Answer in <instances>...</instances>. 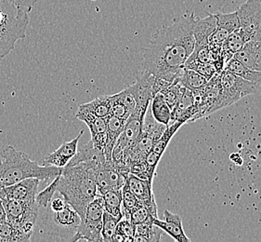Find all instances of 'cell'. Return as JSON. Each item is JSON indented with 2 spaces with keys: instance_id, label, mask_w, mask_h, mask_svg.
<instances>
[{
  "instance_id": "obj_8",
  "label": "cell",
  "mask_w": 261,
  "mask_h": 242,
  "mask_svg": "<svg viewBox=\"0 0 261 242\" xmlns=\"http://www.w3.org/2000/svg\"><path fill=\"white\" fill-rule=\"evenodd\" d=\"M49 220V227H53L50 233L57 236L59 239L69 240H71L82 221L79 213L68 203L65 204L63 210L53 211Z\"/></svg>"
},
{
  "instance_id": "obj_31",
  "label": "cell",
  "mask_w": 261,
  "mask_h": 242,
  "mask_svg": "<svg viewBox=\"0 0 261 242\" xmlns=\"http://www.w3.org/2000/svg\"><path fill=\"white\" fill-rule=\"evenodd\" d=\"M119 221L120 220L118 218L111 215L109 212L105 211L103 217H102V227H101L102 241L113 242V237L116 229V226Z\"/></svg>"
},
{
  "instance_id": "obj_30",
  "label": "cell",
  "mask_w": 261,
  "mask_h": 242,
  "mask_svg": "<svg viewBox=\"0 0 261 242\" xmlns=\"http://www.w3.org/2000/svg\"><path fill=\"white\" fill-rule=\"evenodd\" d=\"M141 202L137 199L136 196L132 193L128 185L125 183L122 187V213L123 218L129 220L130 211L139 205Z\"/></svg>"
},
{
  "instance_id": "obj_23",
  "label": "cell",
  "mask_w": 261,
  "mask_h": 242,
  "mask_svg": "<svg viewBox=\"0 0 261 242\" xmlns=\"http://www.w3.org/2000/svg\"><path fill=\"white\" fill-rule=\"evenodd\" d=\"M152 218L149 221L135 226L134 242H158L161 240L163 230L153 224Z\"/></svg>"
},
{
  "instance_id": "obj_13",
  "label": "cell",
  "mask_w": 261,
  "mask_h": 242,
  "mask_svg": "<svg viewBox=\"0 0 261 242\" xmlns=\"http://www.w3.org/2000/svg\"><path fill=\"white\" fill-rule=\"evenodd\" d=\"M125 183L128 185L132 193L136 196L137 199L140 200V202L149 209L152 216L158 217L156 202L152 191V184L148 180L141 179L132 174H128L126 176Z\"/></svg>"
},
{
  "instance_id": "obj_6",
  "label": "cell",
  "mask_w": 261,
  "mask_h": 242,
  "mask_svg": "<svg viewBox=\"0 0 261 242\" xmlns=\"http://www.w3.org/2000/svg\"><path fill=\"white\" fill-rule=\"evenodd\" d=\"M1 200L5 209L7 221L21 227L27 233L33 234L40 208L36 200L1 199Z\"/></svg>"
},
{
  "instance_id": "obj_12",
  "label": "cell",
  "mask_w": 261,
  "mask_h": 242,
  "mask_svg": "<svg viewBox=\"0 0 261 242\" xmlns=\"http://www.w3.org/2000/svg\"><path fill=\"white\" fill-rule=\"evenodd\" d=\"M233 57L247 67L261 72V27L256 28L250 39Z\"/></svg>"
},
{
  "instance_id": "obj_22",
  "label": "cell",
  "mask_w": 261,
  "mask_h": 242,
  "mask_svg": "<svg viewBox=\"0 0 261 242\" xmlns=\"http://www.w3.org/2000/svg\"><path fill=\"white\" fill-rule=\"evenodd\" d=\"M223 70H227L230 73L241 77V78L251 81V82L261 84L260 71H256V70L247 67L244 63H241L239 60H237L234 57L230 58V60H228L226 62Z\"/></svg>"
},
{
  "instance_id": "obj_29",
  "label": "cell",
  "mask_w": 261,
  "mask_h": 242,
  "mask_svg": "<svg viewBox=\"0 0 261 242\" xmlns=\"http://www.w3.org/2000/svg\"><path fill=\"white\" fill-rule=\"evenodd\" d=\"M186 90V88L183 86L178 79H175L172 83L167 85L166 88H164L160 93L164 96L167 105L172 109L176 104L178 103L180 97L182 96L183 92Z\"/></svg>"
},
{
  "instance_id": "obj_41",
  "label": "cell",
  "mask_w": 261,
  "mask_h": 242,
  "mask_svg": "<svg viewBox=\"0 0 261 242\" xmlns=\"http://www.w3.org/2000/svg\"><path fill=\"white\" fill-rule=\"evenodd\" d=\"M5 220H7L5 209H4V206L2 204V200L0 199V223L5 221Z\"/></svg>"
},
{
  "instance_id": "obj_24",
  "label": "cell",
  "mask_w": 261,
  "mask_h": 242,
  "mask_svg": "<svg viewBox=\"0 0 261 242\" xmlns=\"http://www.w3.org/2000/svg\"><path fill=\"white\" fill-rule=\"evenodd\" d=\"M150 106L153 118L158 122L168 126L171 122L172 109L167 105L164 96L160 92H158L152 97Z\"/></svg>"
},
{
  "instance_id": "obj_4",
  "label": "cell",
  "mask_w": 261,
  "mask_h": 242,
  "mask_svg": "<svg viewBox=\"0 0 261 242\" xmlns=\"http://www.w3.org/2000/svg\"><path fill=\"white\" fill-rule=\"evenodd\" d=\"M28 26V13L8 0H0V59L5 58L14 50L16 43L27 37Z\"/></svg>"
},
{
  "instance_id": "obj_19",
  "label": "cell",
  "mask_w": 261,
  "mask_h": 242,
  "mask_svg": "<svg viewBox=\"0 0 261 242\" xmlns=\"http://www.w3.org/2000/svg\"><path fill=\"white\" fill-rule=\"evenodd\" d=\"M217 28L216 14H209L203 19H195L193 26V36L195 38V47L208 45L210 36Z\"/></svg>"
},
{
  "instance_id": "obj_35",
  "label": "cell",
  "mask_w": 261,
  "mask_h": 242,
  "mask_svg": "<svg viewBox=\"0 0 261 242\" xmlns=\"http://www.w3.org/2000/svg\"><path fill=\"white\" fill-rule=\"evenodd\" d=\"M111 115L126 120L129 116L130 112L126 108L125 104L122 102L119 96L116 94L110 95Z\"/></svg>"
},
{
  "instance_id": "obj_32",
  "label": "cell",
  "mask_w": 261,
  "mask_h": 242,
  "mask_svg": "<svg viewBox=\"0 0 261 242\" xmlns=\"http://www.w3.org/2000/svg\"><path fill=\"white\" fill-rule=\"evenodd\" d=\"M184 68L194 70L199 74L204 76V78H206L208 80L218 73L214 63H200V62L193 61L192 59L187 60V62L184 64Z\"/></svg>"
},
{
  "instance_id": "obj_5",
  "label": "cell",
  "mask_w": 261,
  "mask_h": 242,
  "mask_svg": "<svg viewBox=\"0 0 261 242\" xmlns=\"http://www.w3.org/2000/svg\"><path fill=\"white\" fill-rule=\"evenodd\" d=\"M105 205L101 195L98 194L92 200L85 212L81 224L77 227L71 241L87 240L91 242H102L101 227Z\"/></svg>"
},
{
  "instance_id": "obj_2",
  "label": "cell",
  "mask_w": 261,
  "mask_h": 242,
  "mask_svg": "<svg viewBox=\"0 0 261 242\" xmlns=\"http://www.w3.org/2000/svg\"><path fill=\"white\" fill-rule=\"evenodd\" d=\"M98 166L85 162L65 166L60 176L57 191L64 201L76 211L81 220L87 207L98 195L94 174L95 168Z\"/></svg>"
},
{
  "instance_id": "obj_40",
  "label": "cell",
  "mask_w": 261,
  "mask_h": 242,
  "mask_svg": "<svg viewBox=\"0 0 261 242\" xmlns=\"http://www.w3.org/2000/svg\"><path fill=\"white\" fill-rule=\"evenodd\" d=\"M65 204H66V202L62 198H53V200H50V202H49L50 211H61V210H63V208H64Z\"/></svg>"
},
{
  "instance_id": "obj_7",
  "label": "cell",
  "mask_w": 261,
  "mask_h": 242,
  "mask_svg": "<svg viewBox=\"0 0 261 242\" xmlns=\"http://www.w3.org/2000/svg\"><path fill=\"white\" fill-rule=\"evenodd\" d=\"M220 81L225 107L234 104L247 95L254 94L261 85L248 81L227 70H223L220 73Z\"/></svg>"
},
{
  "instance_id": "obj_33",
  "label": "cell",
  "mask_w": 261,
  "mask_h": 242,
  "mask_svg": "<svg viewBox=\"0 0 261 242\" xmlns=\"http://www.w3.org/2000/svg\"><path fill=\"white\" fill-rule=\"evenodd\" d=\"M60 176L61 175H58L57 177L54 178L53 182L48 184L45 189L41 191V192H39V193H37V196H36V201H37V203L39 207L47 208L50 200H53L55 193L57 192Z\"/></svg>"
},
{
  "instance_id": "obj_10",
  "label": "cell",
  "mask_w": 261,
  "mask_h": 242,
  "mask_svg": "<svg viewBox=\"0 0 261 242\" xmlns=\"http://www.w3.org/2000/svg\"><path fill=\"white\" fill-rule=\"evenodd\" d=\"M182 125L183 123L180 121H175V122L170 123L167 127V129L163 133L162 136L152 143L151 149L149 150V152L147 153L145 158H144V162L146 164L150 176L152 178H154L153 175H155L157 166L160 162L161 158H162L164 153L166 151L168 143L171 141V139L175 135V133L178 132V129Z\"/></svg>"
},
{
  "instance_id": "obj_39",
  "label": "cell",
  "mask_w": 261,
  "mask_h": 242,
  "mask_svg": "<svg viewBox=\"0 0 261 242\" xmlns=\"http://www.w3.org/2000/svg\"><path fill=\"white\" fill-rule=\"evenodd\" d=\"M13 5H15L20 11H23L25 13H30L34 6L37 3V0H8Z\"/></svg>"
},
{
  "instance_id": "obj_42",
  "label": "cell",
  "mask_w": 261,
  "mask_h": 242,
  "mask_svg": "<svg viewBox=\"0 0 261 242\" xmlns=\"http://www.w3.org/2000/svg\"><path fill=\"white\" fill-rule=\"evenodd\" d=\"M91 1H96V0H91Z\"/></svg>"
},
{
  "instance_id": "obj_27",
  "label": "cell",
  "mask_w": 261,
  "mask_h": 242,
  "mask_svg": "<svg viewBox=\"0 0 261 242\" xmlns=\"http://www.w3.org/2000/svg\"><path fill=\"white\" fill-rule=\"evenodd\" d=\"M250 37L249 34L238 27L227 37L222 45V50L231 55H234L235 53H238L244 47V45L250 39Z\"/></svg>"
},
{
  "instance_id": "obj_3",
  "label": "cell",
  "mask_w": 261,
  "mask_h": 242,
  "mask_svg": "<svg viewBox=\"0 0 261 242\" xmlns=\"http://www.w3.org/2000/svg\"><path fill=\"white\" fill-rule=\"evenodd\" d=\"M63 168L43 166L31 160L27 153L8 146L0 151V188L10 186L27 178L49 182L61 175Z\"/></svg>"
},
{
  "instance_id": "obj_11",
  "label": "cell",
  "mask_w": 261,
  "mask_h": 242,
  "mask_svg": "<svg viewBox=\"0 0 261 242\" xmlns=\"http://www.w3.org/2000/svg\"><path fill=\"white\" fill-rule=\"evenodd\" d=\"M75 116L79 120L83 121L87 124L91 134V142L95 148L103 151L107 138L106 118L95 116L94 114L81 106H79Z\"/></svg>"
},
{
  "instance_id": "obj_9",
  "label": "cell",
  "mask_w": 261,
  "mask_h": 242,
  "mask_svg": "<svg viewBox=\"0 0 261 242\" xmlns=\"http://www.w3.org/2000/svg\"><path fill=\"white\" fill-rule=\"evenodd\" d=\"M94 174L99 195L108 190L122 189L128 175L121 172L113 160H106L103 163L99 164L95 168Z\"/></svg>"
},
{
  "instance_id": "obj_26",
  "label": "cell",
  "mask_w": 261,
  "mask_h": 242,
  "mask_svg": "<svg viewBox=\"0 0 261 242\" xmlns=\"http://www.w3.org/2000/svg\"><path fill=\"white\" fill-rule=\"evenodd\" d=\"M176 79H178L186 89L192 91L202 90L208 82V79L204 78V76L199 74L194 70L187 68L183 69Z\"/></svg>"
},
{
  "instance_id": "obj_34",
  "label": "cell",
  "mask_w": 261,
  "mask_h": 242,
  "mask_svg": "<svg viewBox=\"0 0 261 242\" xmlns=\"http://www.w3.org/2000/svg\"><path fill=\"white\" fill-rule=\"evenodd\" d=\"M217 27H220L224 29L226 31H234L239 27V22H238V17H237V12H231V13H217Z\"/></svg>"
},
{
  "instance_id": "obj_18",
  "label": "cell",
  "mask_w": 261,
  "mask_h": 242,
  "mask_svg": "<svg viewBox=\"0 0 261 242\" xmlns=\"http://www.w3.org/2000/svg\"><path fill=\"white\" fill-rule=\"evenodd\" d=\"M105 161H106V158H105V152L95 148L90 140L86 144H83L77 148V152L66 166H73L82 162L98 166Z\"/></svg>"
},
{
  "instance_id": "obj_15",
  "label": "cell",
  "mask_w": 261,
  "mask_h": 242,
  "mask_svg": "<svg viewBox=\"0 0 261 242\" xmlns=\"http://www.w3.org/2000/svg\"><path fill=\"white\" fill-rule=\"evenodd\" d=\"M40 180L27 178L19 183L0 188V199H11L16 200H36Z\"/></svg>"
},
{
  "instance_id": "obj_25",
  "label": "cell",
  "mask_w": 261,
  "mask_h": 242,
  "mask_svg": "<svg viewBox=\"0 0 261 242\" xmlns=\"http://www.w3.org/2000/svg\"><path fill=\"white\" fill-rule=\"evenodd\" d=\"M105 211L121 220L122 213V189H112L101 194Z\"/></svg>"
},
{
  "instance_id": "obj_16",
  "label": "cell",
  "mask_w": 261,
  "mask_h": 242,
  "mask_svg": "<svg viewBox=\"0 0 261 242\" xmlns=\"http://www.w3.org/2000/svg\"><path fill=\"white\" fill-rule=\"evenodd\" d=\"M84 131H81L77 136L69 142H63V144L54 152L48 154L46 158L42 160L43 166H54L63 168L69 161L73 158L77 152L79 140L83 135Z\"/></svg>"
},
{
  "instance_id": "obj_17",
  "label": "cell",
  "mask_w": 261,
  "mask_h": 242,
  "mask_svg": "<svg viewBox=\"0 0 261 242\" xmlns=\"http://www.w3.org/2000/svg\"><path fill=\"white\" fill-rule=\"evenodd\" d=\"M165 220H160L158 217H153V224L166 232L170 237H173L176 241L191 242V239L187 237L183 229L182 221L178 214L173 213L171 211L166 210L164 212Z\"/></svg>"
},
{
  "instance_id": "obj_36",
  "label": "cell",
  "mask_w": 261,
  "mask_h": 242,
  "mask_svg": "<svg viewBox=\"0 0 261 242\" xmlns=\"http://www.w3.org/2000/svg\"><path fill=\"white\" fill-rule=\"evenodd\" d=\"M153 216L151 213V211H149V209L146 206L143 205L142 203H140L139 205H137L129 213V221L134 225H140L142 223L151 220Z\"/></svg>"
},
{
  "instance_id": "obj_20",
  "label": "cell",
  "mask_w": 261,
  "mask_h": 242,
  "mask_svg": "<svg viewBox=\"0 0 261 242\" xmlns=\"http://www.w3.org/2000/svg\"><path fill=\"white\" fill-rule=\"evenodd\" d=\"M106 123H107V130H106L107 138H106V143H105L103 152H105L106 160L111 161V160H113V158H112L113 149L115 148L117 139L119 138L121 133L124 130L125 120L110 115L106 118Z\"/></svg>"
},
{
  "instance_id": "obj_28",
  "label": "cell",
  "mask_w": 261,
  "mask_h": 242,
  "mask_svg": "<svg viewBox=\"0 0 261 242\" xmlns=\"http://www.w3.org/2000/svg\"><path fill=\"white\" fill-rule=\"evenodd\" d=\"M85 109L91 112L95 116L107 118L111 115L110 95H103L95 98L94 100L90 101L83 105Z\"/></svg>"
},
{
  "instance_id": "obj_37",
  "label": "cell",
  "mask_w": 261,
  "mask_h": 242,
  "mask_svg": "<svg viewBox=\"0 0 261 242\" xmlns=\"http://www.w3.org/2000/svg\"><path fill=\"white\" fill-rule=\"evenodd\" d=\"M118 232L125 237V242H134V233H135V226L129 220L122 218L118 222L116 229Z\"/></svg>"
},
{
  "instance_id": "obj_14",
  "label": "cell",
  "mask_w": 261,
  "mask_h": 242,
  "mask_svg": "<svg viewBox=\"0 0 261 242\" xmlns=\"http://www.w3.org/2000/svg\"><path fill=\"white\" fill-rule=\"evenodd\" d=\"M239 28L253 35L261 27V0H247L236 11Z\"/></svg>"
},
{
  "instance_id": "obj_21",
  "label": "cell",
  "mask_w": 261,
  "mask_h": 242,
  "mask_svg": "<svg viewBox=\"0 0 261 242\" xmlns=\"http://www.w3.org/2000/svg\"><path fill=\"white\" fill-rule=\"evenodd\" d=\"M32 235L11 222L5 220L0 223V242L30 241Z\"/></svg>"
},
{
  "instance_id": "obj_38",
  "label": "cell",
  "mask_w": 261,
  "mask_h": 242,
  "mask_svg": "<svg viewBox=\"0 0 261 242\" xmlns=\"http://www.w3.org/2000/svg\"><path fill=\"white\" fill-rule=\"evenodd\" d=\"M117 95L119 96V98L122 100V102L125 104V106L130 112V114H132L135 110V107H136V100H135V97L131 91L129 86L126 87L124 90H121L120 92L117 93Z\"/></svg>"
},
{
  "instance_id": "obj_1",
  "label": "cell",
  "mask_w": 261,
  "mask_h": 242,
  "mask_svg": "<svg viewBox=\"0 0 261 242\" xmlns=\"http://www.w3.org/2000/svg\"><path fill=\"white\" fill-rule=\"evenodd\" d=\"M194 12L176 18L154 33L141 52L139 72L173 82L184 69L195 47Z\"/></svg>"
}]
</instances>
